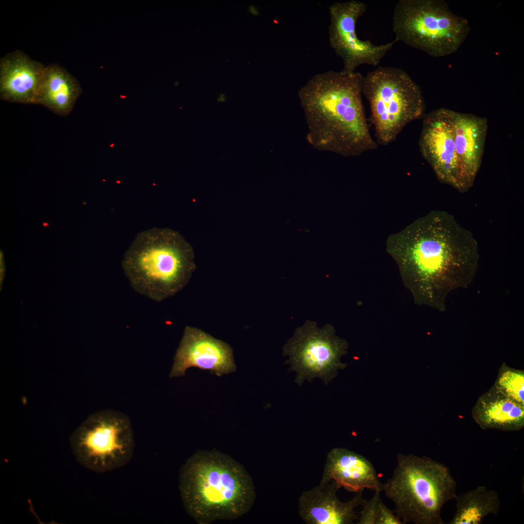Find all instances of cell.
<instances>
[{"mask_svg":"<svg viewBox=\"0 0 524 524\" xmlns=\"http://www.w3.org/2000/svg\"><path fill=\"white\" fill-rule=\"evenodd\" d=\"M367 9L361 1L350 0L336 2L329 9L330 24L329 42L344 63L343 71L351 73L361 65L377 66L397 41L377 45L357 36L356 23Z\"/></svg>","mask_w":524,"mask_h":524,"instance_id":"cell-10","label":"cell"},{"mask_svg":"<svg viewBox=\"0 0 524 524\" xmlns=\"http://www.w3.org/2000/svg\"><path fill=\"white\" fill-rule=\"evenodd\" d=\"M419 145L422 155L439 180L458 190L459 167L451 110L441 108L425 115Z\"/></svg>","mask_w":524,"mask_h":524,"instance_id":"cell-11","label":"cell"},{"mask_svg":"<svg viewBox=\"0 0 524 524\" xmlns=\"http://www.w3.org/2000/svg\"><path fill=\"white\" fill-rule=\"evenodd\" d=\"M498 392L524 405V374L522 371L506 370L500 374L496 383Z\"/></svg>","mask_w":524,"mask_h":524,"instance_id":"cell-20","label":"cell"},{"mask_svg":"<svg viewBox=\"0 0 524 524\" xmlns=\"http://www.w3.org/2000/svg\"><path fill=\"white\" fill-rule=\"evenodd\" d=\"M379 491H375L369 500L364 501L359 512L358 524H377L382 504Z\"/></svg>","mask_w":524,"mask_h":524,"instance_id":"cell-21","label":"cell"},{"mask_svg":"<svg viewBox=\"0 0 524 524\" xmlns=\"http://www.w3.org/2000/svg\"><path fill=\"white\" fill-rule=\"evenodd\" d=\"M5 273V266L3 262V255L0 253V287L2 283V280Z\"/></svg>","mask_w":524,"mask_h":524,"instance_id":"cell-22","label":"cell"},{"mask_svg":"<svg viewBox=\"0 0 524 524\" xmlns=\"http://www.w3.org/2000/svg\"><path fill=\"white\" fill-rule=\"evenodd\" d=\"M456 151L459 167L458 190L473 185L480 169L488 130L486 118L451 110Z\"/></svg>","mask_w":524,"mask_h":524,"instance_id":"cell-13","label":"cell"},{"mask_svg":"<svg viewBox=\"0 0 524 524\" xmlns=\"http://www.w3.org/2000/svg\"><path fill=\"white\" fill-rule=\"evenodd\" d=\"M347 342L336 335L330 324L322 328L315 322L307 320L297 328L294 335L283 347V355L288 356L286 363L289 371L296 374L295 382L302 386L305 380L311 382L320 378L325 384L331 381L339 370L346 364L342 357L347 353Z\"/></svg>","mask_w":524,"mask_h":524,"instance_id":"cell-9","label":"cell"},{"mask_svg":"<svg viewBox=\"0 0 524 524\" xmlns=\"http://www.w3.org/2000/svg\"><path fill=\"white\" fill-rule=\"evenodd\" d=\"M46 66L16 50L0 61V91L6 100L36 103Z\"/></svg>","mask_w":524,"mask_h":524,"instance_id":"cell-16","label":"cell"},{"mask_svg":"<svg viewBox=\"0 0 524 524\" xmlns=\"http://www.w3.org/2000/svg\"><path fill=\"white\" fill-rule=\"evenodd\" d=\"M456 511L449 524H480L489 515H497L500 508L498 492L479 486L456 495Z\"/></svg>","mask_w":524,"mask_h":524,"instance_id":"cell-19","label":"cell"},{"mask_svg":"<svg viewBox=\"0 0 524 524\" xmlns=\"http://www.w3.org/2000/svg\"><path fill=\"white\" fill-rule=\"evenodd\" d=\"M473 417L483 429L517 431L524 426V405L495 389L480 399Z\"/></svg>","mask_w":524,"mask_h":524,"instance_id":"cell-17","label":"cell"},{"mask_svg":"<svg viewBox=\"0 0 524 524\" xmlns=\"http://www.w3.org/2000/svg\"><path fill=\"white\" fill-rule=\"evenodd\" d=\"M218 101L223 102L225 101V97L224 95L221 94L219 97L217 98Z\"/></svg>","mask_w":524,"mask_h":524,"instance_id":"cell-23","label":"cell"},{"mask_svg":"<svg viewBox=\"0 0 524 524\" xmlns=\"http://www.w3.org/2000/svg\"><path fill=\"white\" fill-rule=\"evenodd\" d=\"M80 92L77 81L56 64L46 66L36 103L60 113L68 111Z\"/></svg>","mask_w":524,"mask_h":524,"instance_id":"cell-18","label":"cell"},{"mask_svg":"<svg viewBox=\"0 0 524 524\" xmlns=\"http://www.w3.org/2000/svg\"><path fill=\"white\" fill-rule=\"evenodd\" d=\"M197 367L217 376L233 372L232 350L229 345L204 331L186 326L177 349L170 377L183 376L187 369Z\"/></svg>","mask_w":524,"mask_h":524,"instance_id":"cell-12","label":"cell"},{"mask_svg":"<svg viewBox=\"0 0 524 524\" xmlns=\"http://www.w3.org/2000/svg\"><path fill=\"white\" fill-rule=\"evenodd\" d=\"M179 490L185 511L199 524L237 519L256 498L245 468L216 450H198L187 459L180 470Z\"/></svg>","mask_w":524,"mask_h":524,"instance_id":"cell-3","label":"cell"},{"mask_svg":"<svg viewBox=\"0 0 524 524\" xmlns=\"http://www.w3.org/2000/svg\"><path fill=\"white\" fill-rule=\"evenodd\" d=\"M339 489L333 481L320 482L312 489L302 492L299 498V514L307 524H351L358 518L355 510L365 500L363 491L351 500L341 501Z\"/></svg>","mask_w":524,"mask_h":524,"instance_id":"cell-14","label":"cell"},{"mask_svg":"<svg viewBox=\"0 0 524 524\" xmlns=\"http://www.w3.org/2000/svg\"><path fill=\"white\" fill-rule=\"evenodd\" d=\"M386 248L414 303L441 312L451 292L470 285L479 265L472 233L444 211H432L390 235Z\"/></svg>","mask_w":524,"mask_h":524,"instance_id":"cell-1","label":"cell"},{"mask_svg":"<svg viewBox=\"0 0 524 524\" xmlns=\"http://www.w3.org/2000/svg\"><path fill=\"white\" fill-rule=\"evenodd\" d=\"M70 443L78 462L99 473L124 466L132 458L134 449L129 417L111 409L89 416L73 433Z\"/></svg>","mask_w":524,"mask_h":524,"instance_id":"cell-8","label":"cell"},{"mask_svg":"<svg viewBox=\"0 0 524 524\" xmlns=\"http://www.w3.org/2000/svg\"><path fill=\"white\" fill-rule=\"evenodd\" d=\"M363 78L359 72L330 70L313 76L300 89L307 138L314 148L345 157L377 148L364 110Z\"/></svg>","mask_w":524,"mask_h":524,"instance_id":"cell-2","label":"cell"},{"mask_svg":"<svg viewBox=\"0 0 524 524\" xmlns=\"http://www.w3.org/2000/svg\"><path fill=\"white\" fill-rule=\"evenodd\" d=\"M363 95L371 111L378 144L388 145L412 121L422 117L425 100L419 85L403 69L379 66L363 78Z\"/></svg>","mask_w":524,"mask_h":524,"instance_id":"cell-7","label":"cell"},{"mask_svg":"<svg viewBox=\"0 0 524 524\" xmlns=\"http://www.w3.org/2000/svg\"><path fill=\"white\" fill-rule=\"evenodd\" d=\"M122 266L134 290L160 302L188 283L196 269L194 251L178 232L153 228L138 233Z\"/></svg>","mask_w":524,"mask_h":524,"instance_id":"cell-4","label":"cell"},{"mask_svg":"<svg viewBox=\"0 0 524 524\" xmlns=\"http://www.w3.org/2000/svg\"><path fill=\"white\" fill-rule=\"evenodd\" d=\"M333 481L338 488L358 492L364 489L381 492L383 483L372 463L363 456L345 448L334 447L328 453L320 482Z\"/></svg>","mask_w":524,"mask_h":524,"instance_id":"cell-15","label":"cell"},{"mask_svg":"<svg viewBox=\"0 0 524 524\" xmlns=\"http://www.w3.org/2000/svg\"><path fill=\"white\" fill-rule=\"evenodd\" d=\"M392 27L397 41L435 57L457 51L471 30L468 20L442 0H399Z\"/></svg>","mask_w":524,"mask_h":524,"instance_id":"cell-6","label":"cell"},{"mask_svg":"<svg viewBox=\"0 0 524 524\" xmlns=\"http://www.w3.org/2000/svg\"><path fill=\"white\" fill-rule=\"evenodd\" d=\"M457 487L444 464L426 456L399 454L382 491L403 524H444L442 509L455 499Z\"/></svg>","mask_w":524,"mask_h":524,"instance_id":"cell-5","label":"cell"}]
</instances>
